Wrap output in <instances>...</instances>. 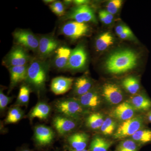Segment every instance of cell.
Returning a JSON list of instances; mask_svg holds the SVG:
<instances>
[{"instance_id": "cell-1", "label": "cell", "mask_w": 151, "mask_h": 151, "mask_svg": "<svg viewBox=\"0 0 151 151\" xmlns=\"http://www.w3.org/2000/svg\"><path fill=\"white\" fill-rule=\"evenodd\" d=\"M138 56L134 51L124 50L111 54L105 62L109 73L120 74L132 70L137 65Z\"/></svg>"}, {"instance_id": "cell-2", "label": "cell", "mask_w": 151, "mask_h": 151, "mask_svg": "<svg viewBox=\"0 0 151 151\" xmlns=\"http://www.w3.org/2000/svg\"><path fill=\"white\" fill-rule=\"evenodd\" d=\"M48 65L43 60L34 58L29 63L26 81L38 92L45 89L47 79Z\"/></svg>"}, {"instance_id": "cell-3", "label": "cell", "mask_w": 151, "mask_h": 151, "mask_svg": "<svg viewBox=\"0 0 151 151\" xmlns=\"http://www.w3.org/2000/svg\"><path fill=\"white\" fill-rule=\"evenodd\" d=\"M57 111L63 116L74 119H79L87 113V110L83 107L78 100L68 98L58 100L55 103Z\"/></svg>"}, {"instance_id": "cell-4", "label": "cell", "mask_w": 151, "mask_h": 151, "mask_svg": "<svg viewBox=\"0 0 151 151\" xmlns=\"http://www.w3.org/2000/svg\"><path fill=\"white\" fill-rule=\"evenodd\" d=\"M13 35L17 45L34 52H37L39 38L32 32L27 30L17 29L14 32Z\"/></svg>"}, {"instance_id": "cell-5", "label": "cell", "mask_w": 151, "mask_h": 151, "mask_svg": "<svg viewBox=\"0 0 151 151\" xmlns=\"http://www.w3.org/2000/svg\"><path fill=\"white\" fill-rule=\"evenodd\" d=\"M32 59L26 49L17 45L7 55L3 63L9 68L28 65Z\"/></svg>"}, {"instance_id": "cell-6", "label": "cell", "mask_w": 151, "mask_h": 151, "mask_svg": "<svg viewBox=\"0 0 151 151\" xmlns=\"http://www.w3.org/2000/svg\"><path fill=\"white\" fill-rule=\"evenodd\" d=\"M143 123L142 117L140 116L124 121L118 127L114 134V138L121 139L133 136L142 128Z\"/></svg>"}, {"instance_id": "cell-7", "label": "cell", "mask_w": 151, "mask_h": 151, "mask_svg": "<svg viewBox=\"0 0 151 151\" xmlns=\"http://www.w3.org/2000/svg\"><path fill=\"white\" fill-rule=\"evenodd\" d=\"M63 19L73 20L74 21L85 23L88 22H97L94 12L88 5L77 6L65 14Z\"/></svg>"}, {"instance_id": "cell-8", "label": "cell", "mask_w": 151, "mask_h": 151, "mask_svg": "<svg viewBox=\"0 0 151 151\" xmlns=\"http://www.w3.org/2000/svg\"><path fill=\"white\" fill-rule=\"evenodd\" d=\"M89 29V27L86 24L70 21L63 24L60 32L70 39L77 40L86 35Z\"/></svg>"}, {"instance_id": "cell-9", "label": "cell", "mask_w": 151, "mask_h": 151, "mask_svg": "<svg viewBox=\"0 0 151 151\" xmlns=\"http://www.w3.org/2000/svg\"><path fill=\"white\" fill-rule=\"evenodd\" d=\"M59 47V42L52 36L43 35L39 38L38 53L40 59L44 60L55 52Z\"/></svg>"}, {"instance_id": "cell-10", "label": "cell", "mask_w": 151, "mask_h": 151, "mask_svg": "<svg viewBox=\"0 0 151 151\" xmlns=\"http://www.w3.org/2000/svg\"><path fill=\"white\" fill-rule=\"evenodd\" d=\"M87 54L82 45H78L72 50L66 69L76 70L83 69L87 62Z\"/></svg>"}, {"instance_id": "cell-11", "label": "cell", "mask_w": 151, "mask_h": 151, "mask_svg": "<svg viewBox=\"0 0 151 151\" xmlns=\"http://www.w3.org/2000/svg\"><path fill=\"white\" fill-rule=\"evenodd\" d=\"M102 94L105 100L113 105H117L121 103L124 97L122 90L119 86L113 83L104 84Z\"/></svg>"}, {"instance_id": "cell-12", "label": "cell", "mask_w": 151, "mask_h": 151, "mask_svg": "<svg viewBox=\"0 0 151 151\" xmlns=\"http://www.w3.org/2000/svg\"><path fill=\"white\" fill-rule=\"evenodd\" d=\"M75 120L64 116L55 117L53 125L55 129L60 135H65L73 131L76 126Z\"/></svg>"}, {"instance_id": "cell-13", "label": "cell", "mask_w": 151, "mask_h": 151, "mask_svg": "<svg viewBox=\"0 0 151 151\" xmlns=\"http://www.w3.org/2000/svg\"><path fill=\"white\" fill-rule=\"evenodd\" d=\"M35 138L36 142L40 146H45L49 145L54 139V134L51 128L39 125L35 129Z\"/></svg>"}, {"instance_id": "cell-14", "label": "cell", "mask_w": 151, "mask_h": 151, "mask_svg": "<svg viewBox=\"0 0 151 151\" xmlns=\"http://www.w3.org/2000/svg\"><path fill=\"white\" fill-rule=\"evenodd\" d=\"M73 82V78H71L64 76L55 77L51 81V91L56 95L64 94L70 90Z\"/></svg>"}, {"instance_id": "cell-15", "label": "cell", "mask_w": 151, "mask_h": 151, "mask_svg": "<svg viewBox=\"0 0 151 151\" xmlns=\"http://www.w3.org/2000/svg\"><path fill=\"white\" fill-rule=\"evenodd\" d=\"M28 65L9 68L10 74V86L12 89L19 83L26 80Z\"/></svg>"}, {"instance_id": "cell-16", "label": "cell", "mask_w": 151, "mask_h": 151, "mask_svg": "<svg viewBox=\"0 0 151 151\" xmlns=\"http://www.w3.org/2000/svg\"><path fill=\"white\" fill-rule=\"evenodd\" d=\"M72 50L66 46L60 47L55 51L53 63L59 70L66 69Z\"/></svg>"}, {"instance_id": "cell-17", "label": "cell", "mask_w": 151, "mask_h": 151, "mask_svg": "<svg viewBox=\"0 0 151 151\" xmlns=\"http://www.w3.org/2000/svg\"><path fill=\"white\" fill-rule=\"evenodd\" d=\"M135 109L129 102H123L119 104L113 111L114 116L121 121H125L133 118L135 113Z\"/></svg>"}, {"instance_id": "cell-18", "label": "cell", "mask_w": 151, "mask_h": 151, "mask_svg": "<svg viewBox=\"0 0 151 151\" xmlns=\"http://www.w3.org/2000/svg\"><path fill=\"white\" fill-rule=\"evenodd\" d=\"M89 139V135L84 133H76L68 138V142L73 150H81L86 149Z\"/></svg>"}, {"instance_id": "cell-19", "label": "cell", "mask_w": 151, "mask_h": 151, "mask_svg": "<svg viewBox=\"0 0 151 151\" xmlns=\"http://www.w3.org/2000/svg\"><path fill=\"white\" fill-rule=\"evenodd\" d=\"M78 100L86 110L94 109L98 107L100 103V97L98 93L91 90L79 97Z\"/></svg>"}, {"instance_id": "cell-20", "label": "cell", "mask_w": 151, "mask_h": 151, "mask_svg": "<svg viewBox=\"0 0 151 151\" xmlns=\"http://www.w3.org/2000/svg\"><path fill=\"white\" fill-rule=\"evenodd\" d=\"M92 86L91 80L86 76H82L76 79L74 84V92L79 97L91 90Z\"/></svg>"}, {"instance_id": "cell-21", "label": "cell", "mask_w": 151, "mask_h": 151, "mask_svg": "<svg viewBox=\"0 0 151 151\" xmlns=\"http://www.w3.org/2000/svg\"><path fill=\"white\" fill-rule=\"evenodd\" d=\"M50 106L47 103L40 102L33 108L29 114V117L32 119L37 118L40 120H45L50 113Z\"/></svg>"}, {"instance_id": "cell-22", "label": "cell", "mask_w": 151, "mask_h": 151, "mask_svg": "<svg viewBox=\"0 0 151 151\" xmlns=\"http://www.w3.org/2000/svg\"><path fill=\"white\" fill-rule=\"evenodd\" d=\"M129 102L137 111H147L151 108V100L144 95L139 94L132 97Z\"/></svg>"}, {"instance_id": "cell-23", "label": "cell", "mask_w": 151, "mask_h": 151, "mask_svg": "<svg viewBox=\"0 0 151 151\" xmlns=\"http://www.w3.org/2000/svg\"><path fill=\"white\" fill-rule=\"evenodd\" d=\"M113 142L105 138L96 136L93 138L90 145V151H108Z\"/></svg>"}, {"instance_id": "cell-24", "label": "cell", "mask_w": 151, "mask_h": 151, "mask_svg": "<svg viewBox=\"0 0 151 151\" xmlns=\"http://www.w3.org/2000/svg\"><path fill=\"white\" fill-rule=\"evenodd\" d=\"M114 42V38L111 33L102 34L97 38L95 42V47L97 51H103L111 46Z\"/></svg>"}, {"instance_id": "cell-25", "label": "cell", "mask_w": 151, "mask_h": 151, "mask_svg": "<svg viewBox=\"0 0 151 151\" xmlns=\"http://www.w3.org/2000/svg\"><path fill=\"white\" fill-rule=\"evenodd\" d=\"M104 121L103 115L101 113H92L86 119V126L92 129H97L101 128Z\"/></svg>"}, {"instance_id": "cell-26", "label": "cell", "mask_w": 151, "mask_h": 151, "mask_svg": "<svg viewBox=\"0 0 151 151\" xmlns=\"http://www.w3.org/2000/svg\"><path fill=\"white\" fill-rule=\"evenodd\" d=\"M122 85L127 92L132 94H136L140 88L139 81L132 76L125 78L122 81Z\"/></svg>"}, {"instance_id": "cell-27", "label": "cell", "mask_w": 151, "mask_h": 151, "mask_svg": "<svg viewBox=\"0 0 151 151\" xmlns=\"http://www.w3.org/2000/svg\"><path fill=\"white\" fill-rule=\"evenodd\" d=\"M132 139L136 142L146 144L151 142V130L140 129L132 136Z\"/></svg>"}, {"instance_id": "cell-28", "label": "cell", "mask_w": 151, "mask_h": 151, "mask_svg": "<svg viewBox=\"0 0 151 151\" xmlns=\"http://www.w3.org/2000/svg\"><path fill=\"white\" fill-rule=\"evenodd\" d=\"M23 116V112L19 107H14L9 111L6 119V122L7 124L17 123L21 120Z\"/></svg>"}, {"instance_id": "cell-29", "label": "cell", "mask_w": 151, "mask_h": 151, "mask_svg": "<svg viewBox=\"0 0 151 151\" xmlns=\"http://www.w3.org/2000/svg\"><path fill=\"white\" fill-rule=\"evenodd\" d=\"M30 89L26 85H22L19 91L17 99V104L20 105H27L29 100Z\"/></svg>"}, {"instance_id": "cell-30", "label": "cell", "mask_w": 151, "mask_h": 151, "mask_svg": "<svg viewBox=\"0 0 151 151\" xmlns=\"http://www.w3.org/2000/svg\"><path fill=\"white\" fill-rule=\"evenodd\" d=\"M139 149V146L134 141L127 139L119 144L116 151H138Z\"/></svg>"}, {"instance_id": "cell-31", "label": "cell", "mask_w": 151, "mask_h": 151, "mask_svg": "<svg viewBox=\"0 0 151 151\" xmlns=\"http://www.w3.org/2000/svg\"><path fill=\"white\" fill-rule=\"evenodd\" d=\"M116 128V122L110 118L105 119L101 127V131L105 135H110L114 132Z\"/></svg>"}, {"instance_id": "cell-32", "label": "cell", "mask_w": 151, "mask_h": 151, "mask_svg": "<svg viewBox=\"0 0 151 151\" xmlns=\"http://www.w3.org/2000/svg\"><path fill=\"white\" fill-rule=\"evenodd\" d=\"M50 8L56 15L61 17L65 14V8L64 4L60 1H56L49 5Z\"/></svg>"}, {"instance_id": "cell-33", "label": "cell", "mask_w": 151, "mask_h": 151, "mask_svg": "<svg viewBox=\"0 0 151 151\" xmlns=\"http://www.w3.org/2000/svg\"><path fill=\"white\" fill-rule=\"evenodd\" d=\"M122 3L123 1L122 0H112L110 1L106 7L107 12L113 15L115 14L121 8Z\"/></svg>"}, {"instance_id": "cell-34", "label": "cell", "mask_w": 151, "mask_h": 151, "mask_svg": "<svg viewBox=\"0 0 151 151\" xmlns=\"http://www.w3.org/2000/svg\"><path fill=\"white\" fill-rule=\"evenodd\" d=\"M12 100V98L8 97L3 93L1 89L0 92V109L1 111H4L7 106Z\"/></svg>"}, {"instance_id": "cell-35", "label": "cell", "mask_w": 151, "mask_h": 151, "mask_svg": "<svg viewBox=\"0 0 151 151\" xmlns=\"http://www.w3.org/2000/svg\"><path fill=\"white\" fill-rule=\"evenodd\" d=\"M133 36H134V35H133V32H132V30L130 29V28L126 31L125 32L122 34L121 35L119 36L120 38L123 40L132 38L133 37Z\"/></svg>"}, {"instance_id": "cell-36", "label": "cell", "mask_w": 151, "mask_h": 151, "mask_svg": "<svg viewBox=\"0 0 151 151\" xmlns=\"http://www.w3.org/2000/svg\"><path fill=\"white\" fill-rule=\"evenodd\" d=\"M99 16L100 20H101V22H103V23L105 24H110L112 22V21L110 20L106 17L104 12H103V10L100 11V12H99Z\"/></svg>"}, {"instance_id": "cell-37", "label": "cell", "mask_w": 151, "mask_h": 151, "mask_svg": "<svg viewBox=\"0 0 151 151\" xmlns=\"http://www.w3.org/2000/svg\"><path fill=\"white\" fill-rule=\"evenodd\" d=\"M129 29V28L127 26L123 25L118 26L116 28V32L117 35L119 36L121 35L122 34Z\"/></svg>"}, {"instance_id": "cell-38", "label": "cell", "mask_w": 151, "mask_h": 151, "mask_svg": "<svg viewBox=\"0 0 151 151\" xmlns=\"http://www.w3.org/2000/svg\"><path fill=\"white\" fill-rule=\"evenodd\" d=\"M89 2V1L87 0H75L73 1V3L77 6L84 5H87Z\"/></svg>"}, {"instance_id": "cell-39", "label": "cell", "mask_w": 151, "mask_h": 151, "mask_svg": "<svg viewBox=\"0 0 151 151\" xmlns=\"http://www.w3.org/2000/svg\"><path fill=\"white\" fill-rule=\"evenodd\" d=\"M72 2H73V1L71 0H65L63 1V4L65 6H68L70 5Z\"/></svg>"}, {"instance_id": "cell-40", "label": "cell", "mask_w": 151, "mask_h": 151, "mask_svg": "<svg viewBox=\"0 0 151 151\" xmlns=\"http://www.w3.org/2000/svg\"><path fill=\"white\" fill-rule=\"evenodd\" d=\"M55 1L54 0H44L43 1V2L45 3L46 4H51L52 3L54 2Z\"/></svg>"}, {"instance_id": "cell-41", "label": "cell", "mask_w": 151, "mask_h": 151, "mask_svg": "<svg viewBox=\"0 0 151 151\" xmlns=\"http://www.w3.org/2000/svg\"><path fill=\"white\" fill-rule=\"evenodd\" d=\"M70 151H89L87 150H86V149H84V150H73V149L70 148Z\"/></svg>"}, {"instance_id": "cell-42", "label": "cell", "mask_w": 151, "mask_h": 151, "mask_svg": "<svg viewBox=\"0 0 151 151\" xmlns=\"http://www.w3.org/2000/svg\"><path fill=\"white\" fill-rule=\"evenodd\" d=\"M148 118L149 121L151 123V112H150L149 113L148 116Z\"/></svg>"}, {"instance_id": "cell-43", "label": "cell", "mask_w": 151, "mask_h": 151, "mask_svg": "<svg viewBox=\"0 0 151 151\" xmlns=\"http://www.w3.org/2000/svg\"><path fill=\"white\" fill-rule=\"evenodd\" d=\"M22 151H31L29 150H22Z\"/></svg>"}]
</instances>
